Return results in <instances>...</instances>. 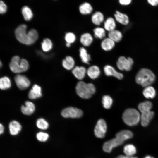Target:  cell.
<instances>
[{
    "instance_id": "6da1fadb",
    "label": "cell",
    "mask_w": 158,
    "mask_h": 158,
    "mask_svg": "<svg viewBox=\"0 0 158 158\" xmlns=\"http://www.w3.org/2000/svg\"><path fill=\"white\" fill-rule=\"evenodd\" d=\"M27 26L21 24L17 27L15 33L17 40L21 43L29 45L34 43L38 37V33L35 29L30 30L27 33Z\"/></svg>"
},
{
    "instance_id": "7a4b0ae2",
    "label": "cell",
    "mask_w": 158,
    "mask_h": 158,
    "mask_svg": "<svg viewBox=\"0 0 158 158\" xmlns=\"http://www.w3.org/2000/svg\"><path fill=\"white\" fill-rule=\"evenodd\" d=\"M135 80L137 83L146 87L150 86L154 82L155 76L150 70L143 68L140 69L138 72Z\"/></svg>"
},
{
    "instance_id": "3957f363",
    "label": "cell",
    "mask_w": 158,
    "mask_h": 158,
    "mask_svg": "<svg viewBox=\"0 0 158 158\" xmlns=\"http://www.w3.org/2000/svg\"><path fill=\"white\" fill-rule=\"evenodd\" d=\"M77 94L81 98L87 99L94 94L96 89L94 85L92 83H86L83 81L78 82L75 87Z\"/></svg>"
},
{
    "instance_id": "277c9868",
    "label": "cell",
    "mask_w": 158,
    "mask_h": 158,
    "mask_svg": "<svg viewBox=\"0 0 158 158\" xmlns=\"http://www.w3.org/2000/svg\"><path fill=\"white\" fill-rule=\"evenodd\" d=\"M139 112L134 108L126 109L122 115V119L125 124L128 126H133L137 125L140 120Z\"/></svg>"
},
{
    "instance_id": "5b68a950",
    "label": "cell",
    "mask_w": 158,
    "mask_h": 158,
    "mask_svg": "<svg viewBox=\"0 0 158 158\" xmlns=\"http://www.w3.org/2000/svg\"><path fill=\"white\" fill-rule=\"evenodd\" d=\"M28 61L24 59H20L18 56L11 58L9 64L11 71L15 73H19L26 71L29 68Z\"/></svg>"
},
{
    "instance_id": "8992f818",
    "label": "cell",
    "mask_w": 158,
    "mask_h": 158,
    "mask_svg": "<svg viewBox=\"0 0 158 158\" xmlns=\"http://www.w3.org/2000/svg\"><path fill=\"white\" fill-rule=\"evenodd\" d=\"M83 114L82 111L78 108L69 107L63 109L61 115L65 118H79Z\"/></svg>"
},
{
    "instance_id": "52a82bcc",
    "label": "cell",
    "mask_w": 158,
    "mask_h": 158,
    "mask_svg": "<svg viewBox=\"0 0 158 158\" xmlns=\"http://www.w3.org/2000/svg\"><path fill=\"white\" fill-rule=\"evenodd\" d=\"M133 63V61L131 58L128 57L126 58L121 56L118 58L116 65L119 70L128 71L131 70Z\"/></svg>"
},
{
    "instance_id": "ba28073f",
    "label": "cell",
    "mask_w": 158,
    "mask_h": 158,
    "mask_svg": "<svg viewBox=\"0 0 158 158\" xmlns=\"http://www.w3.org/2000/svg\"><path fill=\"white\" fill-rule=\"evenodd\" d=\"M106 122L103 119H99L94 129L95 136L99 138H103L105 136L107 131Z\"/></svg>"
},
{
    "instance_id": "9c48e42d",
    "label": "cell",
    "mask_w": 158,
    "mask_h": 158,
    "mask_svg": "<svg viewBox=\"0 0 158 158\" xmlns=\"http://www.w3.org/2000/svg\"><path fill=\"white\" fill-rule=\"evenodd\" d=\"M14 80L17 86L21 90L27 89L30 86V82L25 75L18 74L14 77Z\"/></svg>"
},
{
    "instance_id": "30bf717a",
    "label": "cell",
    "mask_w": 158,
    "mask_h": 158,
    "mask_svg": "<svg viewBox=\"0 0 158 158\" xmlns=\"http://www.w3.org/2000/svg\"><path fill=\"white\" fill-rule=\"evenodd\" d=\"M124 142L116 137L105 142L103 144V150L107 152L110 153L112 149L122 145Z\"/></svg>"
},
{
    "instance_id": "8fae6325",
    "label": "cell",
    "mask_w": 158,
    "mask_h": 158,
    "mask_svg": "<svg viewBox=\"0 0 158 158\" xmlns=\"http://www.w3.org/2000/svg\"><path fill=\"white\" fill-rule=\"evenodd\" d=\"M104 70L106 75L107 76H113L118 79H121L123 77V74L116 71L112 66L110 65L105 66Z\"/></svg>"
},
{
    "instance_id": "7c38bea8",
    "label": "cell",
    "mask_w": 158,
    "mask_h": 158,
    "mask_svg": "<svg viewBox=\"0 0 158 158\" xmlns=\"http://www.w3.org/2000/svg\"><path fill=\"white\" fill-rule=\"evenodd\" d=\"M154 116V112L151 111L141 113L140 121L142 125L144 127L148 126Z\"/></svg>"
},
{
    "instance_id": "4fadbf2b",
    "label": "cell",
    "mask_w": 158,
    "mask_h": 158,
    "mask_svg": "<svg viewBox=\"0 0 158 158\" xmlns=\"http://www.w3.org/2000/svg\"><path fill=\"white\" fill-rule=\"evenodd\" d=\"M35 106L32 102L26 101L25 105L22 106L21 108L22 113L25 115H29L32 114L35 110Z\"/></svg>"
},
{
    "instance_id": "5bb4252c",
    "label": "cell",
    "mask_w": 158,
    "mask_h": 158,
    "mask_svg": "<svg viewBox=\"0 0 158 158\" xmlns=\"http://www.w3.org/2000/svg\"><path fill=\"white\" fill-rule=\"evenodd\" d=\"M42 96V90L39 85L35 84L28 92V97L34 99L41 97Z\"/></svg>"
},
{
    "instance_id": "9a60e30c",
    "label": "cell",
    "mask_w": 158,
    "mask_h": 158,
    "mask_svg": "<svg viewBox=\"0 0 158 158\" xmlns=\"http://www.w3.org/2000/svg\"><path fill=\"white\" fill-rule=\"evenodd\" d=\"M115 42L108 37L103 39L101 43V46L103 50L105 51H109L114 47Z\"/></svg>"
},
{
    "instance_id": "2e32d148",
    "label": "cell",
    "mask_w": 158,
    "mask_h": 158,
    "mask_svg": "<svg viewBox=\"0 0 158 158\" xmlns=\"http://www.w3.org/2000/svg\"><path fill=\"white\" fill-rule=\"evenodd\" d=\"M87 70L85 68L82 66H76L72 70V73L77 79L81 80L85 77Z\"/></svg>"
},
{
    "instance_id": "e0dca14e",
    "label": "cell",
    "mask_w": 158,
    "mask_h": 158,
    "mask_svg": "<svg viewBox=\"0 0 158 158\" xmlns=\"http://www.w3.org/2000/svg\"><path fill=\"white\" fill-rule=\"evenodd\" d=\"M93 38L92 35L89 33L86 32L80 36V41L84 47H88L92 43Z\"/></svg>"
},
{
    "instance_id": "ac0fdd59",
    "label": "cell",
    "mask_w": 158,
    "mask_h": 158,
    "mask_svg": "<svg viewBox=\"0 0 158 158\" xmlns=\"http://www.w3.org/2000/svg\"><path fill=\"white\" fill-rule=\"evenodd\" d=\"M9 129L10 134L13 135H16L21 130V126L19 122L13 120L9 123Z\"/></svg>"
},
{
    "instance_id": "d6986e66",
    "label": "cell",
    "mask_w": 158,
    "mask_h": 158,
    "mask_svg": "<svg viewBox=\"0 0 158 158\" xmlns=\"http://www.w3.org/2000/svg\"><path fill=\"white\" fill-rule=\"evenodd\" d=\"M114 16L116 21L123 25H126L129 23V18L126 14L116 11L114 14Z\"/></svg>"
},
{
    "instance_id": "ffe728a7",
    "label": "cell",
    "mask_w": 158,
    "mask_h": 158,
    "mask_svg": "<svg viewBox=\"0 0 158 158\" xmlns=\"http://www.w3.org/2000/svg\"><path fill=\"white\" fill-rule=\"evenodd\" d=\"M91 21L94 25L99 26L102 23L104 20L103 14L101 12L97 11L92 14L91 18Z\"/></svg>"
},
{
    "instance_id": "44dd1931",
    "label": "cell",
    "mask_w": 158,
    "mask_h": 158,
    "mask_svg": "<svg viewBox=\"0 0 158 158\" xmlns=\"http://www.w3.org/2000/svg\"><path fill=\"white\" fill-rule=\"evenodd\" d=\"M87 73L89 77L92 79H95L99 75L100 73L99 67L96 65H92L88 68Z\"/></svg>"
},
{
    "instance_id": "7402d4cb",
    "label": "cell",
    "mask_w": 158,
    "mask_h": 158,
    "mask_svg": "<svg viewBox=\"0 0 158 158\" xmlns=\"http://www.w3.org/2000/svg\"><path fill=\"white\" fill-rule=\"evenodd\" d=\"M93 7L88 2H85L81 4L79 7L80 13L82 15H87L90 14L92 11Z\"/></svg>"
},
{
    "instance_id": "603a6c76",
    "label": "cell",
    "mask_w": 158,
    "mask_h": 158,
    "mask_svg": "<svg viewBox=\"0 0 158 158\" xmlns=\"http://www.w3.org/2000/svg\"><path fill=\"white\" fill-rule=\"evenodd\" d=\"M116 26L115 20L112 17L108 18L104 22V28L108 32L115 29Z\"/></svg>"
},
{
    "instance_id": "cb8c5ba5",
    "label": "cell",
    "mask_w": 158,
    "mask_h": 158,
    "mask_svg": "<svg viewBox=\"0 0 158 158\" xmlns=\"http://www.w3.org/2000/svg\"><path fill=\"white\" fill-rule=\"evenodd\" d=\"M75 65L74 60L71 56H67L62 61L63 66L67 70L73 69Z\"/></svg>"
},
{
    "instance_id": "d4e9b609",
    "label": "cell",
    "mask_w": 158,
    "mask_h": 158,
    "mask_svg": "<svg viewBox=\"0 0 158 158\" xmlns=\"http://www.w3.org/2000/svg\"><path fill=\"white\" fill-rule=\"evenodd\" d=\"M108 37L115 43L120 42L123 37L122 33L120 31L116 29L108 32Z\"/></svg>"
},
{
    "instance_id": "484cf974",
    "label": "cell",
    "mask_w": 158,
    "mask_h": 158,
    "mask_svg": "<svg viewBox=\"0 0 158 158\" xmlns=\"http://www.w3.org/2000/svg\"><path fill=\"white\" fill-rule=\"evenodd\" d=\"M133 135V133L131 131L128 130H123L118 132L116 134V137L124 142L125 140L131 138Z\"/></svg>"
},
{
    "instance_id": "4316f807",
    "label": "cell",
    "mask_w": 158,
    "mask_h": 158,
    "mask_svg": "<svg viewBox=\"0 0 158 158\" xmlns=\"http://www.w3.org/2000/svg\"><path fill=\"white\" fill-rule=\"evenodd\" d=\"M79 55L82 61L84 63L89 64L91 58L90 55L87 53L84 47H80L79 49Z\"/></svg>"
},
{
    "instance_id": "83f0119b",
    "label": "cell",
    "mask_w": 158,
    "mask_h": 158,
    "mask_svg": "<svg viewBox=\"0 0 158 158\" xmlns=\"http://www.w3.org/2000/svg\"><path fill=\"white\" fill-rule=\"evenodd\" d=\"M152 103L149 101H144L139 104L138 108L141 113L151 111L152 108Z\"/></svg>"
},
{
    "instance_id": "f1b7e54d",
    "label": "cell",
    "mask_w": 158,
    "mask_h": 158,
    "mask_svg": "<svg viewBox=\"0 0 158 158\" xmlns=\"http://www.w3.org/2000/svg\"><path fill=\"white\" fill-rule=\"evenodd\" d=\"M143 94L147 99H152L155 96L156 91L153 87L149 86L145 87L143 91Z\"/></svg>"
},
{
    "instance_id": "f546056e",
    "label": "cell",
    "mask_w": 158,
    "mask_h": 158,
    "mask_svg": "<svg viewBox=\"0 0 158 158\" xmlns=\"http://www.w3.org/2000/svg\"><path fill=\"white\" fill-rule=\"evenodd\" d=\"M106 30L104 28L97 27L93 30L94 37L95 38L103 39L105 38L106 35Z\"/></svg>"
},
{
    "instance_id": "4dcf8cb0",
    "label": "cell",
    "mask_w": 158,
    "mask_h": 158,
    "mask_svg": "<svg viewBox=\"0 0 158 158\" xmlns=\"http://www.w3.org/2000/svg\"><path fill=\"white\" fill-rule=\"evenodd\" d=\"M123 151L125 155L127 156H133L136 152V147L131 144L126 145L124 147Z\"/></svg>"
},
{
    "instance_id": "1f68e13d",
    "label": "cell",
    "mask_w": 158,
    "mask_h": 158,
    "mask_svg": "<svg viewBox=\"0 0 158 158\" xmlns=\"http://www.w3.org/2000/svg\"><path fill=\"white\" fill-rule=\"evenodd\" d=\"M11 86L10 79L7 76H4L0 79V88L1 90H5L9 88Z\"/></svg>"
},
{
    "instance_id": "d6a6232c",
    "label": "cell",
    "mask_w": 158,
    "mask_h": 158,
    "mask_svg": "<svg viewBox=\"0 0 158 158\" xmlns=\"http://www.w3.org/2000/svg\"><path fill=\"white\" fill-rule=\"evenodd\" d=\"M21 12L24 19L29 21L33 17V13L31 9L28 6H25L21 9Z\"/></svg>"
},
{
    "instance_id": "836d02e7",
    "label": "cell",
    "mask_w": 158,
    "mask_h": 158,
    "mask_svg": "<svg viewBox=\"0 0 158 158\" xmlns=\"http://www.w3.org/2000/svg\"><path fill=\"white\" fill-rule=\"evenodd\" d=\"M102 102L104 108L108 109L111 107L113 103V100L109 96L105 95L102 97Z\"/></svg>"
},
{
    "instance_id": "e575fe53",
    "label": "cell",
    "mask_w": 158,
    "mask_h": 158,
    "mask_svg": "<svg viewBox=\"0 0 158 158\" xmlns=\"http://www.w3.org/2000/svg\"><path fill=\"white\" fill-rule=\"evenodd\" d=\"M41 45L43 50L45 52H47L52 49V44L49 39L46 38L43 40L41 43Z\"/></svg>"
},
{
    "instance_id": "d590c367",
    "label": "cell",
    "mask_w": 158,
    "mask_h": 158,
    "mask_svg": "<svg viewBox=\"0 0 158 158\" xmlns=\"http://www.w3.org/2000/svg\"><path fill=\"white\" fill-rule=\"evenodd\" d=\"M36 124L39 128L43 130L47 129L49 126L48 122L42 118L38 119L36 121Z\"/></svg>"
},
{
    "instance_id": "8d00e7d4",
    "label": "cell",
    "mask_w": 158,
    "mask_h": 158,
    "mask_svg": "<svg viewBox=\"0 0 158 158\" xmlns=\"http://www.w3.org/2000/svg\"><path fill=\"white\" fill-rule=\"evenodd\" d=\"M65 39L66 43L71 44L74 43L76 40L75 35L73 32H68L66 33Z\"/></svg>"
},
{
    "instance_id": "74e56055",
    "label": "cell",
    "mask_w": 158,
    "mask_h": 158,
    "mask_svg": "<svg viewBox=\"0 0 158 158\" xmlns=\"http://www.w3.org/2000/svg\"><path fill=\"white\" fill-rule=\"evenodd\" d=\"M49 137V135L47 133L42 132H39L36 135V138L37 140L41 142L46 141Z\"/></svg>"
},
{
    "instance_id": "f35d334b",
    "label": "cell",
    "mask_w": 158,
    "mask_h": 158,
    "mask_svg": "<svg viewBox=\"0 0 158 158\" xmlns=\"http://www.w3.org/2000/svg\"><path fill=\"white\" fill-rule=\"evenodd\" d=\"M7 10V6L6 4L2 1L0 2V13L1 14L5 13Z\"/></svg>"
},
{
    "instance_id": "ab89813d",
    "label": "cell",
    "mask_w": 158,
    "mask_h": 158,
    "mask_svg": "<svg viewBox=\"0 0 158 158\" xmlns=\"http://www.w3.org/2000/svg\"><path fill=\"white\" fill-rule=\"evenodd\" d=\"M131 2V0H120L119 3L121 5H127L130 4Z\"/></svg>"
},
{
    "instance_id": "60d3db41",
    "label": "cell",
    "mask_w": 158,
    "mask_h": 158,
    "mask_svg": "<svg viewBox=\"0 0 158 158\" xmlns=\"http://www.w3.org/2000/svg\"><path fill=\"white\" fill-rule=\"evenodd\" d=\"M148 3L152 6H156L158 5V0H148Z\"/></svg>"
},
{
    "instance_id": "b9f144b4",
    "label": "cell",
    "mask_w": 158,
    "mask_h": 158,
    "mask_svg": "<svg viewBox=\"0 0 158 158\" xmlns=\"http://www.w3.org/2000/svg\"><path fill=\"white\" fill-rule=\"evenodd\" d=\"M4 128L3 126L1 124L0 125V133L1 134L3 133L4 132Z\"/></svg>"
},
{
    "instance_id": "7bdbcfd3",
    "label": "cell",
    "mask_w": 158,
    "mask_h": 158,
    "mask_svg": "<svg viewBox=\"0 0 158 158\" xmlns=\"http://www.w3.org/2000/svg\"><path fill=\"white\" fill-rule=\"evenodd\" d=\"M116 158H130L129 156L126 155H120Z\"/></svg>"
},
{
    "instance_id": "ee69618b",
    "label": "cell",
    "mask_w": 158,
    "mask_h": 158,
    "mask_svg": "<svg viewBox=\"0 0 158 158\" xmlns=\"http://www.w3.org/2000/svg\"><path fill=\"white\" fill-rule=\"evenodd\" d=\"M144 158H154L153 157L151 156L150 155H147L145 156Z\"/></svg>"
},
{
    "instance_id": "f6af8a7d",
    "label": "cell",
    "mask_w": 158,
    "mask_h": 158,
    "mask_svg": "<svg viewBox=\"0 0 158 158\" xmlns=\"http://www.w3.org/2000/svg\"><path fill=\"white\" fill-rule=\"evenodd\" d=\"M66 46L67 47H70L71 46V44L68 43H66Z\"/></svg>"
},
{
    "instance_id": "bcb514c9",
    "label": "cell",
    "mask_w": 158,
    "mask_h": 158,
    "mask_svg": "<svg viewBox=\"0 0 158 158\" xmlns=\"http://www.w3.org/2000/svg\"><path fill=\"white\" fill-rule=\"evenodd\" d=\"M0 67H1V66H2V63H1V61H0Z\"/></svg>"
}]
</instances>
